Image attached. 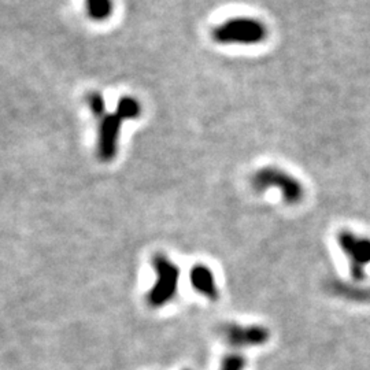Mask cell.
Listing matches in <instances>:
<instances>
[{
  "mask_svg": "<svg viewBox=\"0 0 370 370\" xmlns=\"http://www.w3.org/2000/svg\"><path fill=\"white\" fill-rule=\"evenodd\" d=\"M226 342L233 347H259L271 340V331L264 325L229 323L222 329Z\"/></svg>",
  "mask_w": 370,
  "mask_h": 370,
  "instance_id": "8992f818",
  "label": "cell"
},
{
  "mask_svg": "<svg viewBox=\"0 0 370 370\" xmlns=\"http://www.w3.org/2000/svg\"><path fill=\"white\" fill-rule=\"evenodd\" d=\"M113 10V0H85V11L92 21H106L111 17Z\"/></svg>",
  "mask_w": 370,
  "mask_h": 370,
  "instance_id": "ba28073f",
  "label": "cell"
},
{
  "mask_svg": "<svg viewBox=\"0 0 370 370\" xmlns=\"http://www.w3.org/2000/svg\"><path fill=\"white\" fill-rule=\"evenodd\" d=\"M185 370H190V369H185Z\"/></svg>",
  "mask_w": 370,
  "mask_h": 370,
  "instance_id": "7c38bea8",
  "label": "cell"
},
{
  "mask_svg": "<svg viewBox=\"0 0 370 370\" xmlns=\"http://www.w3.org/2000/svg\"><path fill=\"white\" fill-rule=\"evenodd\" d=\"M268 26L257 18L238 17L230 18L213 29V39L218 44L255 46L266 40Z\"/></svg>",
  "mask_w": 370,
  "mask_h": 370,
  "instance_id": "7a4b0ae2",
  "label": "cell"
},
{
  "mask_svg": "<svg viewBox=\"0 0 370 370\" xmlns=\"http://www.w3.org/2000/svg\"><path fill=\"white\" fill-rule=\"evenodd\" d=\"M190 280L192 288L197 294L204 296L206 299L211 302H217L220 297V291L216 283V277L213 271L204 265V264H197L192 271L190 273Z\"/></svg>",
  "mask_w": 370,
  "mask_h": 370,
  "instance_id": "52a82bcc",
  "label": "cell"
},
{
  "mask_svg": "<svg viewBox=\"0 0 370 370\" xmlns=\"http://www.w3.org/2000/svg\"><path fill=\"white\" fill-rule=\"evenodd\" d=\"M116 110L118 113H121V116L126 121L128 120H136L142 116V106H140L139 100L132 98V97H123V98L120 99Z\"/></svg>",
  "mask_w": 370,
  "mask_h": 370,
  "instance_id": "9c48e42d",
  "label": "cell"
},
{
  "mask_svg": "<svg viewBox=\"0 0 370 370\" xmlns=\"http://www.w3.org/2000/svg\"><path fill=\"white\" fill-rule=\"evenodd\" d=\"M246 358L240 354H228L222 358L220 370H245Z\"/></svg>",
  "mask_w": 370,
  "mask_h": 370,
  "instance_id": "8fae6325",
  "label": "cell"
},
{
  "mask_svg": "<svg viewBox=\"0 0 370 370\" xmlns=\"http://www.w3.org/2000/svg\"><path fill=\"white\" fill-rule=\"evenodd\" d=\"M252 187L258 192L268 190H277L285 204L296 206L306 195L304 185L291 173L285 172L277 166H265L252 175Z\"/></svg>",
  "mask_w": 370,
  "mask_h": 370,
  "instance_id": "3957f363",
  "label": "cell"
},
{
  "mask_svg": "<svg viewBox=\"0 0 370 370\" xmlns=\"http://www.w3.org/2000/svg\"><path fill=\"white\" fill-rule=\"evenodd\" d=\"M123 121L126 120L117 110L99 120L97 154L101 162H111L117 156Z\"/></svg>",
  "mask_w": 370,
  "mask_h": 370,
  "instance_id": "5b68a950",
  "label": "cell"
},
{
  "mask_svg": "<svg viewBox=\"0 0 370 370\" xmlns=\"http://www.w3.org/2000/svg\"><path fill=\"white\" fill-rule=\"evenodd\" d=\"M335 239L345 255L351 280L354 283L365 281L370 266V236L345 228L336 233Z\"/></svg>",
  "mask_w": 370,
  "mask_h": 370,
  "instance_id": "6da1fadb",
  "label": "cell"
},
{
  "mask_svg": "<svg viewBox=\"0 0 370 370\" xmlns=\"http://www.w3.org/2000/svg\"><path fill=\"white\" fill-rule=\"evenodd\" d=\"M87 104L90 107V110L92 111V114L100 120L103 116H106V101H104V98L100 92H97V91H92L87 95Z\"/></svg>",
  "mask_w": 370,
  "mask_h": 370,
  "instance_id": "30bf717a",
  "label": "cell"
},
{
  "mask_svg": "<svg viewBox=\"0 0 370 370\" xmlns=\"http://www.w3.org/2000/svg\"><path fill=\"white\" fill-rule=\"evenodd\" d=\"M151 265L156 274V281L147 294V303L151 309H161L171 303L177 295L180 268L162 252L152 255Z\"/></svg>",
  "mask_w": 370,
  "mask_h": 370,
  "instance_id": "277c9868",
  "label": "cell"
}]
</instances>
